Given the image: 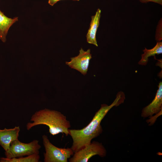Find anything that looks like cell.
I'll use <instances>...</instances> for the list:
<instances>
[{
	"label": "cell",
	"instance_id": "cell-15",
	"mask_svg": "<svg viewBox=\"0 0 162 162\" xmlns=\"http://www.w3.org/2000/svg\"><path fill=\"white\" fill-rule=\"evenodd\" d=\"M60 0H49L48 2L49 4L52 6L54 4H55L56 3H57ZM73 0L79 1L80 0Z\"/></svg>",
	"mask_w": 162,
	"mask_h": 162
},
{
	"label": "cell",
	"instance_id": "cell-12",
	"mask_svg": "<svg viewBox=\"0 0 162 162\" xmlns=\"http://www.w3.org/2000/svg\"><path fill=\"white\" fill-rule=\"evenodd\" d=\"M40 159V155L34 154L27 157L8 158H0V162H38Z\"/></svg>",
	"mask_w": 162,
	"mask_h": 162
},
{
	"label": "cell",
	"instance_id": "cell-8",
	"mask_svg": "<svg viewBox=\"0 0 162 162\" xmlns=\"http://www.w3.org/2000/svg\"><path fill=\"white\" fill-rule=\"evenodd\" d=\"M20 130L19 126L13 128L0 129V145L5 151L9 149L12 141L18 139Z\"/></svg>",
	"mask_w": 162,
	"mask_h": 162
},
{
	"label": "cell",
	"instance_id": "cell-5",
	"mask_svg": "<svg viewBox=\"0 0 162 162\" xmlns=\"http://www.w3.org/2000/svg\"><path fill=\"white\" fill-rule=\"evenodd\" d=\"M106 154V150L102 143L94 141L74 153L69 160L70 162H87L94 156L97 155L104 157Z\"/></svg>",
	"mask_w": 162,
	"mask_h": 162
},
{
	"label": "cell",
	"instance_id": "cell-11",
	"mask_svg": "<svg viewBox=\"0 0 162 162\" xmlns=\"http://www.w3.org/2000/svg\"><path fill=\"white\" fill-rule=\"evenodd\" d=\"M143 51L144 53L141 55V58L138 64L142 65H146L148 62V57L151 56L155 57L156 54H162V42H158L156 45L152 49H147L145 48Z\"/></svg>",
	"mask_w": 162,
	"mask_h": 162
},
{
	"label": "cell",
	"instance_id": "cell-13",
	"mask_svg": "<svg viewBox=\"0 0 162 162\" xmlns=\"http://www.w3.org/2000/svg\"><path fill=\"white\" fill-rule=\"evenodd\" d=\"M162 18L159 20L157 27L155 38L158 42L160 41L162 39Z\"/></svg>",
	"mask_w": 162,
	"mask_h": 162
},
{
	"label": "cell",
	"instance_id": "cell-1",
	"mask_svg": "<svg viewBox=\"0 0 162 162\" xmlns=\"http://www.w3.org/2000/svg\"><path fill=\"white\" fill-rule=\"evenodd\" d=\"M124 99V93L122 91L119 92L116 99L110 105H101L100 109L87 126L81 129H69V135L71 136L73 141L71 148L74 153L90 143L93 139L102 133L103 129L100 124L102 120L112 108L123 103Z\"/></svg>",
	"mask_w": 162,
	"mask_h": 162
},
{
	"label": "cell",
	"instance_id": "cell-7",
	"mask_svg": "<svg viewBox=\"0 0 162 162\" xmlns=\"http://www.w3.org/2000/svg\"><path fill=\"white\" fill-rule=\"evenodd\" d=\"M158 89L155 97L151 103L144 108L142 111L141 116L145 118L157 114L162 110V82L159 83Z\"/></svg>",
	"mask_w": 162,
	"mask_h": 162
},
{
	"label": "cell",
	"instance_id": "cell-10",
	"mask_svg": "<svg viewBox=\"0 0 162 162\" xmlns=\"http://www.w3.org/2000/svg\"><path fill=\"white\" fill-rule=\"evenodd\" d=\"M18 20V17L9 18L0 10V39L4 42L6 40L8 31L12 25Z\"/></svg>",
	"mask_w": 162,
	"mask_h": 162
},
{
	"label": "cell",
	"instance_id": "cell-14",
	"mask_svg": "<svg viewBox=\"0 0 162 162\" xmlns=\"http://www.w3.org/2000/svg\"><path fill=\"white\" fill-rule=\"evenodd\" d=\"M142 3H146L149 2H152L162 5V0H139Z\"/></svg>",
	"mask_w": 162,
	"mask_h": 162
},
{
	"label": "cell",
	"instance_id": "cell-6",
	"mask_svg": "<svg viewBox=\"0 0 162 162\" xmlns=\"http://www.w3.org/2000/svg\"><path fill=\"white\" fill-rule=\"evenodd\" d=\"M92 58L90 49L85 51L81 48L79 50V55L71 58L70 61L66 62V64L71 68L76 70L82 74L85 75L87 73L89 62Z\"/></svg>",
	"mask_w": 162,
	"mask_h": 162
},
{
	"label": "cell",
	"instance_id": "cell-4",
	"mask_svg": "<svg viewBox=\"0 0 162 162\" xmlns=\"http://www.w3.org/2000/svg\"><path fill=\"white\" fill-rule=\"evenodd\" d=\"M46 152L44 153V162H67L74 152L71 148H58L50 141L47 136H42Z\"/></svg>",
	"mask_w": 162,
	"mask_h": 162
},
{
	"label": "cell",
	"instance_id": "cell-9",
	"mask_svg": "<svg viewBox=\"0 0 162 162\" xmlns=\"http://www.w3.org/2000/svg\"><path fill=\"white\" fill-rule=\"evenodd\" d=\"M101 13V10L98 9L95 14L92 16L89 28L86 35L87 42L96 46L98 45L96 39V34L100 24Z\"/></svg>",
	"mask_w": 162,
	"mask_h": 162
},
{
	"label": "cell",
	"instance_id": "cell-3",
	"mask_svg": "<svg viewBox=\"0 0 162 162\" xmlns=\"http://www.w3.org/2000/svg\"><path fill=\"white\" fill-rule=\"evenodd\" d=\"M39 141L34 140L29 143H24L18 139L12 141L9 149L5 151L6 158H8L22 157L39 154L41 146Z\"/></svg>",
	"mask_w": 162,
	"mask_h": 162
},
{
	"label": "cell",
	"instance_id": "cell-2",
	"mask_svg": "<svg viewBox=\"0 0 162 162\" xmlns=\"http://www.w3.org/2000/svg\"><path fill=\"white\" fill-rule=\"evenodd\" d=\"M30 121L33 122L27 123L28 130L34 126L43 124L48 127L49 132L53 136L60 133L66 136L69 135L70 122L65 116L57 111L47 109L39 110L32 115Z\"/></svg>",
	"mask_w": 162,
	"mask_h": 162
}]
</instances>
